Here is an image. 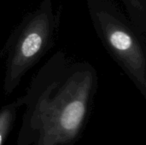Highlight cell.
Segmentation results:
<instances>
[{
  "label": "cell",
  "mask_w": 146,
  "mask_h": 145,
  "mask_svg": "<svg viewBox=\"0 0 146 145\" xmlns=\"http://www.w3.org/2000/svg\"><path fill=\"white\" fill-rule=\"evenodd\" d=\"M98 36L128 76L145 88L146 59L140 41L124 16L109 0H87Z\"/></svg>",
  "instance_id": "obj_1"
},
{
  "label": "cell",
  "mask_w": 146,
  "mask_h": 145,
  "mask_svg": "<svg viewBox=\"0 0 146 145\" xmlns=\"http://www.w3.org/2000/svg\"><path fill=\"white\" fill-rule=\"evenodd\" d=\"M51 1L44 0L25 23L9 56L4 85L12 90L47 48L54 28Z\"/></svg>",
  "instance_id": "obj_2"
},
{
  "label": "cell",
  "mask_w": 146,
  "mask_h": 145,
  "mask_svg": "<svg viewBox=\"0 0 146 145\" xmlns=\"http://www.w3.org/2000/svg\"><path fill=\"white\" fill-rule=\"evenodd\" d=\"M128 12L134 20V22L139 26L144 24L145 19V5L142 0H122Z\"/></svg>",
  "instance_id": "obj_3"
},
{
  "label": "cell",
  "mask_w": 146,
  "mask_h": 145,
  "mask_svg": "<svg viewBox=\"0 0 146 145\" xmlns=\"http://www.w3.org/2000/svg\"><path fill=\"white\" fill-rule=\"evenodd\" d=\"M2 144V135L0 134V145Z\"/></svg>",
  "instance_id": "obj_4"
}]
</instances>
